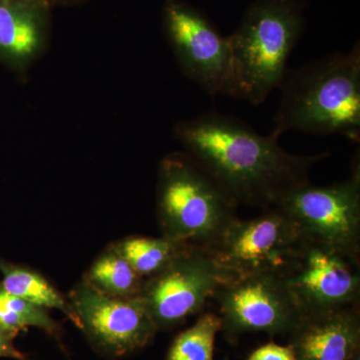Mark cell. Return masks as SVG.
I'll return each mask as SVG.
<instances>
[{"label":"cell","instance_id":"16","mask_svg":"<svg viewBox=\"0 0 360 360\" xmlns=\"http://www.w3.org/2000/svg\"><path fill=\"white\" fill-rule=\"evenodd\" d=\"M115 245L143 279L158 276L189 248L163 236H129L117 241Z\"/></svg>","mask_w":360,"mask_h":360},{"label":"cell","instance_id":"18","mask_svg":"<svg viewBox=\"0 0 360 360\" xmlns=\"http://www.w3.org/2000/svg\"><path fill=\"white\" fill-rule=\"evenodd\" d=\"M221 331L219 314H201L198 321L175 338L167 360H214V342Z\"/></svg>","mask_w":360,"mask_h":360},{"label":"cell","instance_id":"14","mask_svg":"<svg viewBox=\"0 0 360 360\" xmlns=\"http://www.w3.org/2000/svg\"><path fill=\"white\" fill-rule=\"evenodd\" d=\"M0 285L11 295L20 296L47 309H58L63 312L77 328L79 321L73 311L68 297L63 295L39 272L11 264L0 258Z\"/></svg>","mask_w":360,"mask_h":360},{"label":"cell","instance_id":"5","mask_svg":"<svg viewBox=\"0 0 360 360\" xmlns=\"http://www.w3.org/2000/svg\"><path fill=\"white\" fill-rule=\"evenodd\" d=\"M300 234L279 207L252 219H234L205 252L227 281L262 274H283L295 255Z\"/></svg>","mask_w":360,"mask_h":360},{"label":"cell","instance_id":"10","mask_svg":"<svg viewBox=\"0 0 360 360\" xmlns=\"http://www.w3.org/2000/svg\"><path fill=\"white\" fill-rule=\"evenodd\" d=\"M213 298L219 307L221 331L236 342L248 333L288 335L302 314L281 274H255L220 285Z\"/></svg>","mask_w":360,"mask_h":360},{"label":"cell","instance_id":"3","mask_svg":"<svg viewBox=\"0 0 360 360\" xmlns=\"http://www.w3.org/2000/svg\"><path fill=\"white\" fill-rule=\"evenodd\" d=\"M302 0H257L229 37L233 96L258 105L279 89L302 33Z\"/></svg>","mask_w":360,"mask_h":360},{"label":"cell","instance_id":"4","mask_svg":"<svg viewBox=\"0 0 360 360\" xmlns=\"http://www.w3.org/2000/svg\"><path fill=\"white\" fill-rule=\"evenodd\" d=\"M238 208L186 151L161 160L156 212L163 238L205 250L238 219Z\"/></svg>","mask_w":360,"mask_h":360},{"label":"cell","instance_id":"19","mask_svg":"<svg viewBox=\"0 0 360 360\" xmlns=\"http://www.w3.org/2000/svg\"><path fill=\"white\" fill-rule=\"evenodd\" d=\"M248 360H296L295 352L290 345H279L267 342L253 350Z\"/></svg>","mask_w":360,"mask_h":360},{"label":"cell","instance_id":"15","mask_svg":"<svg viewBox=\"0 0 360 360\" xmlns=\"http://www.w3.org/2000/svg\"><path fill=\"white\" fill-rule=\"evenodd\" d=\"M84 279L103 295L117 298L139 297L146 281L120 255L115 243L98 255Z\"/></svg>","mask_w":360,"mask_h":360},{"label":"cell","instance_id":"9","mask_svg":"<svg viewBox=\"0 0 360 360\" xmlns=\"http://www.w3.org/2000/svg\"><path fill=\"white\" fill-rule=\"evenodd\" d=\"M80 330L97 354L122 359L148 347L158 328L141 298L103 295L82 279L68 297Z\"/></svg>","mask_w":360,"mask_h":360},{"label":"cell","instance_id":"6","mask_svg":"<svg viewBox=\"0 0 360 360\" xmlns=\"http://www.w3.org/2000/svg\"><path fill=\"white\" fill-rule=\"evenodd\" d=\"M281 277L302 316L360 303V257L321 241L300 236Z\"/></svg>","mask_w":360,"mask_h":360},{"label":"cell","instance_id":"1","mask_svg":"<svg viewBox=\"0 0 360 360\" xmlns=\"http://www.w3.org/2000/svg\"><path fill=\"white\" fill-rule=\"evenodd\" d=\"M174 134L236 205L264 210L309 182L312 167L330 155H292L279 146L278 137L260 135L239 118L217 111L179 122Z\"/></svg>","mask_w":360,"mask_h":360},{"label":"cell","instance_id":"20","mask_svg":"<svg viewBox=\"0 0 360 360\" xmlns=\"http://www.w3.org/2000/svg\"><path fill=\"white\" fill-rule=\"evenodd\" d=\"M16 333L0 328V359L30 360L27 355L20 352L14 345Z\"/></svg>","mask_w":360,"mask_h":360},{"label":"cell","instance_id":"13","mask_svg":"<svg viewBox=\"0 0 360 360\" xmlns=\"http://www.w3.org/2000/svg\"><path fill=\"white\" fill-rule=\"evenodd\" d=\"M49 8L22 0H0V61L25 71L49 41Z\"/></svg>","mask_w":360,"mask_h":360},{"label":"cell","instance_id":"22","mask_svg":"<svg viewBox=\"0 0 360 360\" xmlns=\"http://www.w3.org/2000/svg\"><path fill=\"white\" fill-rule=\"evenodd\" d=\"M22 1L28 2V4H34V6H39L45 7V8H51V4H49V0H22Z\"/></svg>","mask_w":360,"mask_h":360},{"label":"cell","instance_id":"17","mask_svg":"<svg viewBox=\"0 0 360 360\" xmlns=\"http://www.w3.org/2000/svg\"><path fill=\"white\" fill-rule=\"evenodd\" d=\"M30 328L41 329L54 340H61L60 326L49 309L11 295L0 285V328L20 335Z\"/></svg>","mask_w":360,"mask_h":360},{"label":"cell","instance_id":"8","mask_svg":"<svg viewBox=\"0 0 360 360\" xmlns=\"http://www.w3.org/2000/svg\"><path fill=\"white\" fill-rule=\"evenodd\" d=\"M163 27L180 70L210 96H233L231 44L198 9L167 0Z\"/></svg>","mask_w":360,"mask_h":360},{"label":"cell","instance_id":"12","mask_svg":"<svg viewBox=\"0 0 360 360\" xmlns=\"http://www.w3.org/2000/svg\"><path fill=\"white\" fill-rule=\"evenodd\" d=\"M288 345L296 360H347L360 347L359 304L302 315Z\"/></svg>","mask_w":360,"mask_h":360},{"label":"cell","instance_id":"23","mask_svg":"<svg viewBox=\"0 0 360 360\" xmlns=\"http://www.w3.org/2000/svg\"><path fill=\"white\" fill-rule=\"evenodd\" d=\"M347 360H360V347L357 348L354 354H352V356H350Z\"/></svg>","mask_w":360,"mask_h":360},{"label":"cell","instance_id":"11","mask_svg":"<svg viewBox=\"0 0 360 360\" xmlns=\"http://www.w3.org/2000/svg\"><path fill=\"white\" fill-rule=\"evenodd\" d=\"M226 283L207 253L189 246L163 271L146 279L139 297L158 330H168L198 314Z\"/></svg>","mask_w":360,"mask_h":360},{"label":"cell","instance_id":"2","mask_svg":"<svg viewBox=\"0 0 360 360\" xmlns=\"http://www.w3.org/2000/svg\"><path fill=\"white\" fill-rule=\"evenodd\" d=\"M271 135L338 134L360 141V46L288 71Z\"/></svg>","mask_w":360,"mask_h":360},{"label":"cell","instance_id":"7","mask_svg":"<svg viewBox=\"0 0 360 360\" xmlns=\"http://www.w3.org/2000/svg\"><path fill=\"white\" fill-rule=\"evenodd\" d=\"M300 236L360 257V165L352 160L349 179L328 186L310 182L285 194L277 203Z\"/></svg>","mask_w":360,"mask_h":360},{"label":"cell","instance_id":"21","mask_svg":"<svg viewBox=\"0 0 360 360\" xmlns=\"http://www.w3.org/2000/svg\"><path fill=\"white\" fill-rule=\"evenodd\" d=\"M49 4H51V6H78V4H84L86 0H49Z\"/></svg>","mask_w":360,"mask_h":360}]
</instances>
